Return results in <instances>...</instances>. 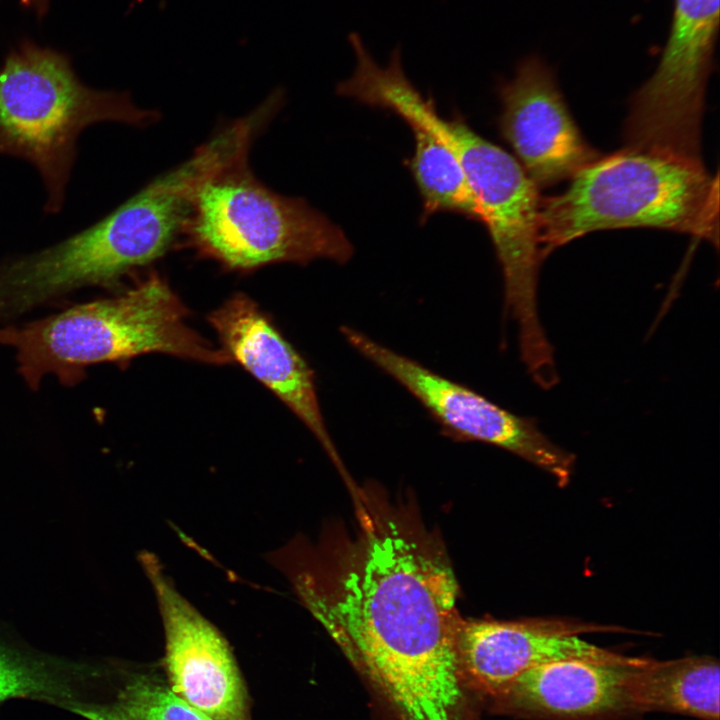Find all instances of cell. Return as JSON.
<instances>
[{
  "mask_svg": "<svg viewBox=\"0 0 720 720\" xmlns=\"http://www.w3.org/2000/svg\"><path fill=\"white\" fill-rule=\"evenodd\" d=\"M158 118L135 105L127 92L88 86L69 54L28 38L0 65V155L25 160L37 170L48 214L64 207L85 129L101 122L144 127Z\"/></svg>",
  "mask_w": 720,
  "mask_h": 720,
  "instance_id": "obj_5",
  "label": "cell"
},
{
  "mask_svg": "<svg viewBox=\"0 0 720 720\" xmlns=\"http://www.w3.org/2000/svg\"><path fill=\"white\" fill-rule=\"evenodd\" d=\"M241 143L198 185L182 236L186 246L227 269L317 259L346 263L354 252L344 231L301 198L276 193L252 173Z\"/></svg>",
  "mask_w": 720,
  "mask_h": 720,
  "instance_id": "obj_6",
  "label": "cell"
},
{
  "mask_svg": "<svg viewBox=\"0 0 720 720\" xmlns=\"http://www.w3.org/2000/svg\"><path fill=\"white\" fill-rule=\"evenodd\" d=\"M111 669L112 664L75 662L0 641V705L23 698L71 712L103 693Z\"/></svg>",
  "mask_w": 720,
  "mask_h": 720,
  "instance_id": "obj_15",
  "label": "cell"
},
{
  "mask_svg": "<svg viewBox=\"0 0 720 720\" xmlns=\"http://www.w3.org/2000/svg\"><path fill=\"white\" fill-rule=\"evenodd\" d=\"M232 361L268 387L305 424L336 464V448L326 428L313 371L248 296L238 293L209 314Z\"/></svg>",
  "mask_w": 720,
  "mask_h": 720,
  "instance_id": "obj_13",
  "label": "cell"
},
{
  "mask_svg": "<svg viewBox=\"0 0 720 720\" xmlns=\"http://www.w3.org/2000/svg\"><path fill=\"white\" fill-rule=\"evenodd\" d=\"M719 30V0H674L666 44L632 97L625 147L701 162L705 92Z\"/></svg>",
  "mask_w": 720,
  "mask_h": 720,
  "instance_id": "obj_8",
  "label": "cell"
},
{
  "mask_svg": "<svg viewBox=\"0 0 720 720\" xmlns=\"http://www.w3.org/2000/svg\"><path fill=\"white\" fill-rule=\"evenodd\" d=\"M498 93L500 133L537 187L570 180L600 157L577 126L553 70L540 57L522 59Z\"/></svg>",
  "mask_w": 720,
  "mask_h": 720,
  "instance_id": "obj_11",
  "label": "cell"
},
{
  "mask_svg": "<svg viewBox=\"0 0 720 720\" xmlns=\"http://www.w3.org/2000/svg\"><path fill=\"white\" fill-rule=\"evenodd\" d=\"M188 310L165 280L150 274L111 298L71 306L36 320L0 327L23 382L38 390L46 378L79 383L90 366L165 353L212 365L232 361L187 323Z\"/></svg>",
  "mask_w": 720,
  "mask_h": 720,
  "instance_id": "obj_3",
  "label": "cell"
},
{
  "mask_svg": "<svg viewBox=\"0 0 720 720\" xmlns=\"http://www.w3.org/2000/svg\"><path fill=\"white\" fill-rule=\"evenodd\" d=\"M433 130L456 153L478 202L503 278L504 309L517 338L532 342L544 334L538 307V187L517 159L474 131L459 114L438 115Z\"/></svg>",
  "mask_w": 720,
  "mask_h": 720,
  "instance_id": "obj_7",
  "label": "cell"
},
{
  "mask_svg": "<svg viewBox=\"0 0 720 720\" xmlns=\"http://www.w3.org/2000/svg\"><path fill=\"white\" fill-rule=\"evenodd\" d=\"M139 560L164 627L171 690L210 720H251L247 691L227 641L177 591L153 554L144 552Z\"/></svg>",
  "mask_w": 720,
  "mask_h": 720,
  "instance_id": "obj_10",
  "label": "cell"
},
{
  "mask_svg": "<svg viewBox=\"0 0 720 720\" xmlns=\"http://www.w3.org/2000/svg\"><path fill=\"white\" fill-rule=\"evenodd\" d=\"M719 663L711 656L643 658L629 682L632 714L664 712L719 720Z\"/></svg>",
  "mask_w": 720,
  "mask_h": 720,
  "instance_id": "obj_16",
  "label": "cell"
},
{
  "mask_svg": "<svg viewBox=\"0 0 720 720\" xmlns=\"http://www.w3.org/2000/svg\"><path fill=\"white\" fill-rule=\"evenodd\" d=\"M114 667L102 695L71 712L87 720H210L180 699L161 674Z\"/></svg>",
  "mask_w": 720,
  "mask_h": 720,
  "instance_id": "obj_18",
  "label": "cell"
},
{
  "mask_svg": "<svg viewBox=\"0 0 720 720\" xmlns=\"http://www.w3.org/2000/svg\"><path fill=\"white\" fill-rule=\"evenodd\" d=\"M213 164L199 147L89 227L48 247L0 261V325L84 288H113L182 236L196 188Z\"/></svg>",
  "mask_w": 720,
  "mask_h": 720,
  "instance_id": "obj_2",
  "label": "cell"
},
{
  "mask_svg": "<svg viewBox=\"0 0 720 720\" xmlns=\"http://www.w3.org/2000/svg\"><path fill=\"white\" fill-rule=\"evenodd\" d=\"M348 345L405 388L448 435L504 449L550 474L560 487L569 483L575 455L555 444L535 418L520 416L476 391L344 325Z\"/></svg>",
  "mask_w": 720,
  "mask_h": 720,
  "instance_id": "obj_9",
  "label": "cell"
},
{
  "mask_svg": "<svg viewBox=\"0 0 720 720\" xmlns=\"http://www.w3.org/2000/svg\"><path fill=\"white\" fill-rule=\"evenodd\" d=\"M656 228L718 246L719 179L703 162L629 147L598 157L561 193L541 199L543 258L588 233Z\"/></svg>",
  "mask_w": 720,
  "mask_h": 720,
  "instance_id": "obj_4",
  "label": "cell"
},
{
  "mask_svg": "<svg viewBox=\"0 0 720 720\" xmlns=\"http://www.w3.org/2000/svg\"><path fill=\"white\" fill-rule=\"evenodd\" d=\"M618 630L624 629L559 618L499 621L461 617L456 649L466 684L493 699L519 675L548 662L623 658L625 655L580 636Z\"/></svg>",
  "mask_w": 720,
  "mask_h": 720,
  "instance_id": "obj_12",
  "label": "cell"
},
{
  "mask_svg": "<svg viewBox=\"0 0 720 720\" xmlns=\"http://www.w3.org/2000/svg\"><path fill=\"white\" fill-rule=\"evenodd\" d=\"M21 6L34 13L41 20L44 18L50 8V0H19Z\"/></svg>",
  "mask_w": 720,
  "mask_h": 720,
  "instance_id": "obj_19",
  "label": "cell"
},
{
  "mask_svg": "<svg viewBox=\"0 0 720 720\" xmlns=\"http://www.w3.org/2000/svg\"><path fill=\"white\" fill-rule=\"evenodd\" d=\"M641 657L565 659L533 667L493 700L503 710L543 720H602L632 714L629 682Z\"/></svg>",
  "mask_w": 720,
  "mask_h": 720,
  "instance_id": "obj_14",
  "label": "cell"
},
{
  "mask_svg": "<svg viewBox=\"0 0 720 720\" xmlns=\"http://www.w3.org/2000/svg\"><path fill=\"white\" fill-rule=\"evenodd\" d=\"M298 586L401 720H470L456 649L458 584L430 541L383 520L329 584L304 578Z\"/></svg>",
  "mask_w": 720,
  "mask_h": 720,
  "instance_id": "obj_1",
  "label": "cell"
},
{
  "mask_svg": "<svg viewBox=\"0 0 720 720\" xmlns=\"http://www.w3.org/2000/svg\"><path fill=\"white\" fill-rule=\"evenodd\" d=\"M407 124L414 139L407 167L421 197L420 222L438 212L456 213L481 222L478 202L453 149L425 125Z\"/></svg>",
  "mask_w": 720,
  "mask_h": 720,
  "instance_id": "obj_17",
  "label": "cell"
}]
</instances>
